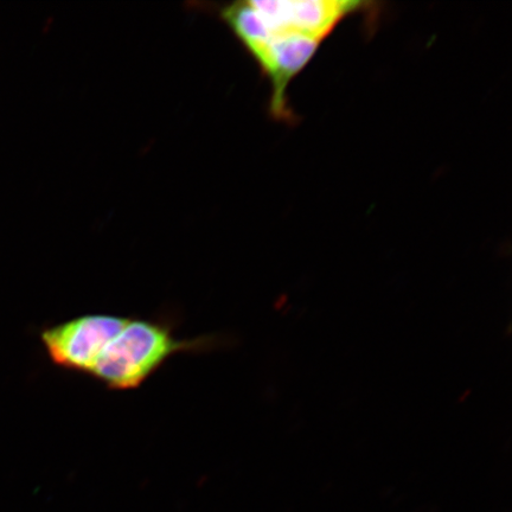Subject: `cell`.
<instances>
[{
	"label": "cell",
	"instance_id": "obj_1",
	"mask_svg": "<svg viewBox=\"0 0 512 512\" xmlns=\"http://www.w3.org/2000/svg\"><path fill=\"white\" fill-rule=\"evenodd\" d=\"M369 6L352 0L238 2L224 6L221 18L270 81L272 117L293 123L288 87L338 25Z\"/></svg>",
	"mask_w": 512,
	"mask_h": 512
},
{
	"label": "cell",
	"instance_id": "obj_2",
	"mask_svg": "<svg viewBox=\"0 0 512 512\" xmlns=\"http://www.w3.org/2000/svg\"><path fill=\"white\" fill-rule=\"evenodd\" d=\"M219 338H178L169 322L121 316L87 376L110 390H133L155 375L172 356L215 348Z\"/></svg>",
	"mask_w": 512,
	"mask_h": 512
}]
</instances>
